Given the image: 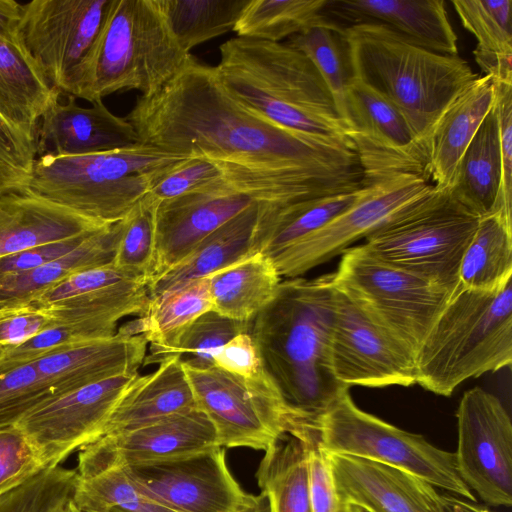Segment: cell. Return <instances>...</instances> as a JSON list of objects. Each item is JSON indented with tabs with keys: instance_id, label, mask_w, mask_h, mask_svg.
Returning a JSON list of instances; mask_svg holds the SVG:
<instances>
[{
	"instance_id": "1",
	"label": "cell",
	"mask_w": 512,
	"mask_h": 512,
	"mask_svg": "<svg viewBox=\"0 0 512 512\" xmlns=\"http://www.w3.org/2000/svg\"><path fill=\"white\" fill-rule=\"evenodd\" d=\"M140 141L214 164L226 183L258 203L283 207L362 186L354 152L305 139L255 114L193 56L125 116Z\"/></svg>"
},
{
	"instance_id": "2",
	"label": "cell",
	"mask_w": 512,
	"mask_h": 512,
	"mask_svg": "<svg viewBox=\"0 0 512 512\" xmlns=\"http://www.w3.org/2000/svg\"><path fill=\"white\" fill-rule=\"evenodd\" d=\"M333 274L281 281L249 334L286 405L305 425L322 416L348 386L331 368Z\"/></svg>"
},
{
	"instance_id": "3",
	"label": "cell",
	"mask_w": 512,
	"mask_h": 512,
	"mask_svg": "<svg viewBox=\"0 0 512 512\" xmlns=\"http://www.w3.org/2000/svg\"><path fill=\"white\" fill-rule=\"evenodd\" d=\"M214 67L225 90L255 114L305 139L355 153L328 87L303 52L283 42L235 37L220 46Z\"/></svg>"
},
{
	"instance_id": "4",
	"label": "cell",
	"mask_w": 512,
	"mask_h": 512,
	"mask_svg": "<svg viewBox=\"0 0 512 512\" xmlns=\"http://www.w3.org/2000/svg\"><path fill=\"white\" fill-rule=\"evenodd\" d=\"M342 32L353 78L394 106L429 151L438 119L479 75L459 55L424 49L383 25L356 24Z\"/></svg>"
},
{
	"instance_id": "5",
	"label": "cell",
	"mask_w": 512,
	"mask_h": 512,
	"mask_svg": "<svg viewBox=\"0 0 512 512\" xmlns=\"http://www.w3.org/2000/svg\"><path fill=\"white\" fill-rule=\"evenodd\" d=\"M176 41L159 0H109L73 97L90 103L135 90H160L191 57Z\"/></svg>"
},
{
	"instance_id": "6",
	"label": "cell",
	"mask_w": 512,
	"mask_h": 512,
	"mask_svg": "<svg viewBox=\"0 0 512 512\" xmlns=\"http://www.w3.org/2000/svg\"><path fill=\"white\" fill-rule=\"evenodd\" d=\"M512 362V282L493 291L460 283L415 354L420 386L442 396Z\"/></svg>"
},
{
	"instance_id": "7",
	"label": "cell",
	"mask_w": 512,
	"mask_h": 512,
	"mask_svg": "<svg viewBox=\"0 0 512 512\" xmlns=\"http://www.w3.org/2000/svg\"><path fill=\"white\" fill-rule=\"evenodd\" d=\"M187 157L142 142L88 155L38 156L26 191L112 225L146 196L155 178Z\"/></svg>"
},
{
	"instance_id": "8",
	"label": "cell",
	"mask_w": 512,
	"mask_h": 512,
	"mask_svg": "<svg viewBox=\"0 0 512 512\" xmlns=\"http://www.w3.org/2000/svg\"><path fill=\"white\" fill-rule=\"evenodd\" d=\"M479 221L448 188L435 186L426 198L368 235L362 246L390 265L454 291Z\"/></svg>"
},
{
	"instance_id": "9",
	"label": "cell",
	"mask_w": 512,
	"mask_h": 512,
	"mask_svg": "<svg viewBox=\"0 0 512 512\" xmlns=\"http://www.w3.org/2000/svg\"><path fill=\"white\" fill-rule=\"evenodd\" d=\"M309 427L316 431L319 444L328 454L352 455L387 464L412 473L435 488L476 502L458 473L455 453L361 410L349 390Z\"/></svg>"
},
{
	"instance_id": "10",
	"label": "cell",
	"mask_w": 512,
	"mask_h": 512,
	"mask_svg": "<svg viewBox=\"0 0 512 512\" xmlns=\"http://www.w3.org/2000/svg\"><path fill=\"white\" fill-rule=\"evenodd\" d=\"M335 288L415 354L454 291L390 265L362 245L347 248Z\"/></svg>"
},
{
	"instance_id": "11",
	"label": "cell",
	"mask_w": 512,
	"mask_h": 512,
	"mask_svg": "<svg viewBox=\"0 0 512 512\" xmlns=\"http://www.w3.org/2000/svg\"><path fill=\"white\" fill-rule=\"evenodd\" d=\"M183 367L197 408L214 425L223 448L264 452L282 435L295 433L304 425L286 405L265 368L252 378H243L216 366Z\"/></svg>"
},
{
	"instance_id": "12",
	"label": "cell",
	"mask_w": 512,
	"mask_h": 512,
	"mask_svg": "<svg viewBox=\"0 0 512 512\" xmlns=\"http://www.w3.org/2000/svg\"><path fill=\"white\" fill-rule=\"evenodd\" d=\"M109 0H32L22 4L17 43L49 86L73 96Z\"/></svg>"
},
{
	"instance_id": "13",
	"label": "cell",
	"mask_w": 512,
	"mask_h": 512,
	"mask_svg": "<svg viewBox=\"0 0 512 512\" xmlns=\"http://www.w3.org/2000/svg\"><path fill=\"white\" fill-rule=\"evenodd\" d=\"M435 189L424 176L396 174L362 181L358 200L328 224L270 258L280 275L296 278L366 238Z\"/></svg>"
},
{
	"instance_id": "14",
	"label": "cell",
	"mask_w": 512,
	"mask_h": 512,
	"mask_svg": "<svg viewBox=\"0 0 512 512\" xmlns=\"http://www.w3.org/2000/svg\"><path fill=\"white\" fill-rule=\"evenodd\" d=\"M458 473L483 502L512 505V423L501 401L475 387L464 393L458 409Z\"/></svg>"
},
{
	"instance_id": "15",
	"label": "cell",
	"mask_w": 512,
	"mask_h": 512,
	"mask_svg": "<svg viewBox=\"0 0 512 512\" xmlns=\"http://www.w3.org/2000/svg\"><path fill=\"white\" fill-rule=\"evenodd\" d=\"M342 121L356 153L362 181L396 174L427 178L428 149L394 106L356 79L347 87Z\"/></svg>"
},
{
	"instance_id": "16",
	"label": "cell",
	"mask_w": 512,
	"mask_h": 512,
	"mask_svg": "<svg viewBox=\"0 0 512 512\" xmlns=\"http://www.w3.org/2000/svg\"><path fill=\"white\" fill-rule=\"evenodd\" d=\"M330 355L335 378L348 387L410 386L417 380L415 353L337 288Z\"/></svg>"
},
{
	"instance_id": "17",
	"label": "cell",
	"mask_w": 512,
	"mask_h": 512,
	"mask_svg": "<svg viewBox=\"0 0 512 512\" xmlns=\"http://www.w3.org/2000/svg\"><path fill=\"white\" fill-rule=\"evenodd\" d=\"M139 373L119 375L51 399L16 425L37 449L45 467L60 465L94 442Z\"/></svg>"
},
{
	"instance_id": "18",
	"label": "cell",
	"mask_w": 512,
	"mask_h": 512,
	"mask_svg": "<svg viewBox=\"0 0 512 512\" xmlns=\"http://www.w3.org/2000/svg\"><path fill=\"white\" fill-rule=\"evenodd\" d=\"M217 447L214 425L198 408L174 414L135 430L104 435L82 447L78 477L119 464L126 467L187 458Z\"/></svg>"
},
{
	"instance_id": "19",
	"label": "cell",
	"mask_w": 512,
	"mask_h": 512,
	"mask_svg": "<svg viewBox=\"0 0 512 512\" xmlns=\"http://www.w3.org/2000/svg\"><path fill=\"white\" fill-rule=\"evenodd\" d=\"M54 323H81L114 336L118 322L145 315L148 283L111 265L73 274L31 298Z\"/></svg>"
},
{
	"instance_id": "20",
	"label": "cell",
	"mask_w": 512,
	"mask_h": 512,
	"mask_svg": "<svg viewBox=\"0 0 512 512\" xmlns=\"http://www.w3.org/2000/svg\"><path fill=\"white\" fill-rule=\"evenodd\" d=\"M127 468L139 485L179 512H239L255 497L232 475L223 447Z\"/></svg>"
},
{
	"instance_id": "21",
	"label": "cell",
	"mask_w": 512,
	"mask_h": 512,
	"mask_svg": "<svg viewBox=\"0 0 512 512\" xmlns=\"http://www.w3.org/2000/svg\"><path fill=\"white\" fill-rule=\"evenodd\" d=\"M155 203L156 263L150 283L209 234L258 202L224 181L199 192Z\"/></svg>"
},
{
	"instance_id": "22",
	"label": "cell",
	"mask_w": 512,
	"mask_h": 512,
	"mask_svg": "<svg viewBox=\"0 0 512 512\" xmlns=\"http://www.w3.org/2000/svg\"><path fill=\"white\" fill-rule=\"evenodd\" d=\"M328 455L336 490L346 505L369 512H441L440 494L416 475L357 456Z\"/></svg>"
},
{
	"instance_id": "23",
	"label": "cell",
	"mask_w": 512,
	"mask_h": 512,
	"mask_svg": "<svg viewBox=\"0 0 512 512\" xmlns=\"http://www.w3.org/2000/svg\"><path fill=\"white\" fill-rule=\"evenodd\" d=\"M53 100L41 117L36 133L38 156H77L106 152L141 143L125 117L113 114L102 100L79 106L66 95Z\"/></svg>"
},
{
	"instance_id": "24",
	"label": "cell",
	"mask_w": 512,
	"mask_h": 512,
	"mask_svg": "<svg viewBox=\"0 0 512 512\" xmlns=\"http://www.w3.org/2000/svg\"><path fill=\"white\" fill-rule=\"evenodd\" d=\"M323 14L342 27L379 24L424 49L458 55L443 0H327Z\"/></svg>"
},
{
	"instance_id": "25",
	"label": "cell",
	"mask_w": 512,
	"mask_h": 512,
	"mask_svg": "<svg viewBox=\"0 0 512 512\" xmlns=\"http://www.w3.org/2000/svg\"><path fill=\"white\" fill-rule=\"evenodd\" d=\"M147 351L144 334L118 330L112 337L83 342L32 363L57 398L119 375L139 373Z\"/></svg>"
},
{
	"instance_id": "26",
	"label": "cell",
	"mask_w": 512,
	"mask_h": 512,
	"mask_svg": "<svg viewBox=\"0 0 512 512\" xmlns=\"http://www.w3.org/2000/svg\"><path fill=\"white\" fill-rule=\"evenodd\" d=\"M102 225L27 191L0 195V260L47 242L98 231Z\"/></svg>"
},
{
	"instance_id": "27",
	"label": "cell",
	"mask_w": 512,
	"mask_h": 512,
	"mask_svg": "<svg viewBox=\"0 0 512 512\" xmlns=\"http://www.w3.org/2000/svg\"><path fill=\"white\" fill-rule=\"evenodd\" d=\"M261 203H254L200 241L149 285L150 300L204 278L258 251Z\"/></svg>"
},
{
	"instance_id": "28",
	"label": "cell",
	"mask_w": 512,
	"mask_h": 512,
	"mask_svg": "<svg viewBox=\"0 0 512 512\" xmlns=\"http://www.w3.org/2000/svg\"><path fill=\"white\" fill-rule=\"evenodd\" d=\"M490 76H479L444 110L429 141L426 175L436 187L450 188L465 149L493 106Z\"/></svg>"
},
{
	"instance_id": "29",
	"label": "cell",
	"mask_w": 512,
	"mask_h": 512,
	"mask_svg": "<svg viewBox=\"0 0 512 512\" xmlns=\"http://www.w3.org/2000/svg\"><path fill=\"white\" fill-rule=\"evenodd\" d=\"M195 408L196 401L184 367L177 357H170L160 362L152 373L137 375L108 420L102 436L135 430Z\"/></svg>"
},
{
	"instance_id": "30",
	"label": "cell",
	"mask_w": 512,
	"mask_h": 512,
	"mask_svg": "<svg viewBox=\"0 0 512 512\" xmlns=\"http://www.w3.org/2000/svg\"><path fill=\"white\" fill-rule=\"evenodd\" d=\"M449 190L479 218L502 214L512 220L502 194L500 141L493 106L462 154Z\"/></svg>"
},
{
	"instance_id": "31",
	"label": "cell",
	"mask_w": 512,
	"mask_h": 512,
	"mask_svg": "<svg viewBox=\"0 0 512 512\" xmlns=\"http://www.w3.org/2000/svg\"><path fill=\"white\" fill-rule=\"evenodd\" d=\"M60 95L18 44L0 37V117L11 128L36 143L39 121Z\"/></svg>"
},
{
	"instance_id": "32",
	"label": "cell",
	"mask_w": 512,
	"mask_h": 512,
	"mask_svg": "<svg viewBox=\"0 0 512 512\" xmlns=\"http://www.w3.org/2000/svg\"><path fill=\"white\" fill-rule=\"evenodd\" d=\"M306 429L282 435L264 451L256 479L269 512H312Z\"/></svg>"
},
{
	"instance_id": "33",
	"label": "cell",
	"mask_w": 512,
	"mask_h": 512,
	"mask_svg": "<svg viewBox=\"0 0 512 512\" xmlns=\"http://www.w3.org/2000/svg\"><path fill=\"white\" fill-rule=\"evenodd\" d=\"M208 277L212 310L242 322H251L271 302L281 282L271 259L259 251Z\"/></svg>"
},
{
	"instance_id": "34",
	"label": "cell",
	"mask_w": 512,
	"mask_h": 512,
	"mask_svg": "<svg viewBox=\"0 0 512 512\" xmlns=\"http://www.w3.org/2000/svg\"><path fill=\"white\" fill-rule=\"evenodd\" d=\"M120 221L91 234L69 253L32 270L0 274V302L31 299L83 270L113 264Z\"/></svg>"
},
{
	"instance_id": "35",
	"label": "cell",
	"mask_w": 512,
	"mask_h": 512,
	"mask_svg": "<svg viewBox=\"0 0 512 512\" xmlns=\"http://www.w3.org/2000/svg\"><path fill=\"white\" fill-rule=\"evenodd\" d=\"M354 191L327 195L283 207L261 204L258 251L269 258L319 230L351 207L360 197Z\"/></svg>"
},
{
	"instance_id": "36",
	"label": "cell",
	"mask_w": 512,
	"mask_h": 512,
	"mask_svg": "<svg viewBox=\"0 0 512 512\" xmlns=\"http://www.w3.org/2000/svg\"><path fill=\"white\" fill-rule=\"evenodd\" d=\"M451 4L477 40L473 55L484 75L512 83V1L453 0Z\"/></svg>"
},
{
	"instance_id": "37",
	"label": "cell",
	"mask_w": 512,
	"mask_h": 512,
	"mask_svg": "<svg viewBox=\"0 0 512 512\" xmlns=\"http://www.w3.org/2000/svg\"><path fill=\"white\" fill-rule=\"evenodd\" d=\"M212 310L209 277L192 280L150 300L144 316L123 326L124 333L144 334L148 349L171 342L199 316Z\"/></svg>"
},
{
	"instance_id": "38",
	"label": "cell",
	"mask_w": 512,
	"mask_h": 512,
	"mask_svg": "<svg viewBox=\"0 0 512 512\" xmlns=\"http://www.w3.org/2000/svg\"><path fill=\"white\" fill-rule=\"evenodd\" d=\"M512 278V220L502 214L480 218L462 257L459 283L493 291Z\"/></svg>"
},
{
	"instance_id": "39",
	"label": "cell",
	"mask_w": 512,
	"mask_h": 512,
	"mask_svg": "<svg viewBox=\"0 0 512 512\" xmlns=\"http://www.w3.org/2000/svg\"><path fill=\"white\" fill-rule=\"evenodd\" d=\"M71 502L80 512H179L155 498L119 464L77 476Z\"/></svg>"
},
{
	"instance_id": "40",
	"label": "cell",
	"mask_w": 512,
	"mask_h": 512,
	"mask_svg": "<svg viewBox=\"0 0 512 512\" xmlns=\"http://www.w3.org/2000/svg\"><path fill=\"white\" fill-rule=\"evenodd\" d=\"M327 0H248L233 28L237 37L281 42L329 19Z\"/></svg>"
},
{
	"instance_id": "41",
	"label": "cell",
	"mask_w": 512,
	"mask_h": 512,
	"mask_svg": "<svg viewBox=\"0 0 512 512\" xmlns=\"http://www.w3.org/2000/svg\"><path fill=\"white\" fill-rule=\"evenodd\" d=\"M251 322L234 320L214 310L205 312L168 344L148 349L144 364L177 357L183 366L206 369L221 347L236 335L249 332Z\"/></svg>"
},
{
	"instance_id": "42",
	"label": "cell",
	"mask_w": 512,
	"mask_h": 512,
	"mask_svg": "<svg viewBox=\"0 0 512 512\" xmlns=\"http://www.w3.org/2000/svg\"><path fill=\"white\" fill-rule=\"evenodd\" d=\"M248 0H159L168 25L182 50L232 30Z\"/></svg>"
},
{
	"instance_id": "43",
	"label": "cell",
	"mask_w": 512,
	"mask_h": 512,
	"mask_svg": "<svg viewBox=\"0 0 512 512\" xmlns=\"http://www.w3.org/2000/svg\"><path fill=\"white\" fill-rule=\"evenodd\" d=\"M342 29L329 19L285 42L303 52L314 64L334 99L341 120L345 93L354 79Z\"/></svg>"
},
{
	"instance_id": "44",
	"label": "cell",
	"mask_w": 512,
	"mask_h": 512,
	"mask_svg": "<svg viewBox=\"0 0 512 512\" xmlns=\"http://www.w3.org/2000/svg\"><path fill=\"white\" fill-rule=\"evenodd\" d=\"M156 203L146 196L120 221V234L113 266L147 281L156 263Z\"/></svg>"
},
{
	"instance_id": "45",
	"label": "cell",
	"mask_w": 512,
	"mask_h": 512,
	"mask_svg": "<svg viewBox=\"0 0 512 512\" xmlns=\"http://www.w3.org/2000/svg\"><path fill=\"white\" fill-rule=\"evenodd\" d=\"M76 470L46 467L0 495V512H63L72 499Z\"/></svg>"
},
{
	"instance_id": "46",
	"label": "cell",
	"mask_w": 512,
	"mask_h": 512,
	"mask_svg": "<svg viewBox=\"0 0 512 512\" xmlns=\"http://www.w3.org/2000/svg\"><path fill=\"white\" fill-rule=\"evenodd\" d=\"M53 398L32 362H17L0 353V431L15 427L30 411Z\"/></svg>"
},
{
	"instance_id": "47",
	"label": "cell",
	"mask_w": 512,
	"mask_h": 512,
	"mask_svg": "<svg viewBox=\"0 0 512 512\" xmlns=\"http://www.w3.org/2000/svg\"><path fill=\"white\" fill-rule=\"evenodd\" d=\"M224 181L214 164L202 158L188 157L163 173L151 185L147 195L158 203L199 192Z\"/></svg>"
},
{
	"instance_id": "48",
	"label": "cell",
	"mask_w": 512,
	"mask_h": 512,
	"mask_svg": "<svg viewBox=\"0 0 512 512\" xmlns=\"http://www.w3.org/2000/svg\"><path fill=\"white\" fill-rule=\"evenodd\" d=\"M99 329L81 323H54L26 342L0 350L5 357L24 363H31L42 357L65 350L74 345L105 339Z\"/></svg>"
},
{
	"instance_id": "49",
	"label": "cell",
	"mask_w": 512,
	"mask_h": 512,
	"mask_svg": "<svg viewBox=\"0 0 512 512\" xmlns=\"http://www.w3.org/2000/svg\"><path fill=\"white\" fill-rule=\"evenodd\" d=\"M36 157V143L0 117V195L27 190Z\"/></svg>"
},
{
	"instance_id": "50",
	"label": "cell",
	"mask_w": 512,
	"mask_h": 512,
	"mask_svg": "<svg viewBox=\"0 0 512 512\" xmlns=\"http://www.w3.org/2000/svg\"><path fill=\"white\" fill-rule=\"evenodd\" d=\"M44 468L37 449L18 427L0 431V495Z\"/></svg>"
},
{
	"instance_id": "51",
	"label": "cell",
	"mask_w": 512,
	"mask_h": 512,
	"mask_svg": "<svg viewBox=\"0 0 512 512\" xmlns=\"http://www.w3.org/2000/svg\"><path fill=\"white\" fill-rule=\"evenodd\" d=\"M306 439L312 512H350L336 490L329 455L319 444L316 431L309 426Z\"/></svg>"
},
{
	"instance_id": "52",
	"label": "cell",
	"mask_w": 512,
	"mask_h": 512,
	"mask_svg": "<svg viewBox=\"0 0 512 512\" xmlns=\"http://www.w3.org/2000/svg\"><path fill=\"white\" fill-rule=\"evenodd\" d=\"M53 319L32 300L0 303V350L20 345L52 326Z\"/></svg>"
},
{
	"instance_id": "53",
	"label": "cell",
	"mask_w": 512,
	"mask_h": 512,
	"mask_svg": "<svg viewBox=\"0 0 512 512\" xmlns=\"http://www.w3.org/2000/svg\"><path fill=\"white\" fill-rule=\"evenodd\" d=\"M493 110L496 116L501 162L502 194L505 208L512 211V83L493 81Z\"/></svg>"
},
{
	"instance_id": "54",
	"label": "cell",
	"mask_w": 512,
	"mask_h": 512,
	"mask_svg": "<svg viewBox=\"0 0 512 512\" xmlns=\"http://www.w3.org/2000/svg\"><path fill=\"white\" fill-rule=\"evenodd\" d=\"M214 366L230 374L252 378L264 365L249 332H243L224 344L213 358Z\"/></svg>"
},
{
	"instance_id": "55",
	"label": "cell",
	"mask_w": 512,
	"mask_h": 512,
	"mask_svg": "<svg viewBox=\"0 0 512 512\" xmlns=\"http://www.w3.org/2000/svg\"><path fill=\"white\" fill-rule=\"evenodd\" d=\"M95 232L43 243L7 256L0 260V274L23 272L40 267L74 250Z\"/></svg>"
},
{
	"instance_id": "56",
	"label": "cell",
	"mask_w": 512,
	"mask_h": 512,
	"mask_svg": "<svg viewBox=\"0 0 512 512\" xmlns=\"http://www.w3.org/2000/svg\"><path fill=\"white\" fill-rule=\"evenodd\" d=\"M22 4L15 0H0V37L17 43Z\"/></svg>"
},
{
	"instance_id": "57",
	"label": "cell",
	"mask_w": 512,
	"mask_h": 512,
	"mask_svg": "<svg viewBox=\"0 0 512 512\" xmlns=\"http://www.w3.org/2000/svg\"><path fill=\"white\" fill-rule=\"evenodd\" d=\"M440 502L441 512H493L474 501L450 493L440 494Z\"/></svg>"
},
{
	"instance_id": "58",
	"label": "cell",
	"mask_w": 512,
	"mask_h": 512,
	"mask_svg": "<svg viewBox=\"0 0 512 512\" xmlns=\"http://www.w3.org/2000/svg\"><path fill=\"white\" fill-rule=\"evenodd\" d=\"M239 512H269L266 497L262 493L255 495L254 499Z\"/></svg>"
},
{
	"instance_id": "59",
	"label": "cell",
	"mask_w": 512,
	"mask_h": 512,
	"mask_svg": "<svg viewBox=\"0 0 512 512\" xmlns=\"http://www.w3.org/2000/svg\"><path fill=\"white\" fill-rule=\"evenodd\" d=\"M350 512H369L367 509L358 505H349Z\"/></svg>"
},
{
	"instance_id": "60",
	"label": "cell",
	"mask_w": 512,
	"mask_h": 512,
	"mask_svg": "<svg viewBox=\"0 0 512 512\" xmlns=\"http://www.w3.org/2000/svg\"><path fill=\"white\" fill-rule=\"evenodd\" d=\"M63 512H79V511L75 508V506L70 501Z\"/></svg>"
},
{
	"instance_id": "61",
	"label": "cell",
	"mask_w": 512,
	"mask_h": 512,
	"mask_svg": "<svg viewBox=\"0 0 512 512\" xmlns=\"http://www.w3.org/2000/svg\"><path fill=\"white\" fill-rule=\"evenodd\" d=\"M80 512V511H79Z\"/></svg>"
},
{
	"instance_id": "62",
	"label": "cell",
	"mask_w": 512,
	"mask_h": 512,
	"mask_svg": "<svg viewBox=\"0 0 512 512\" xmlns=\"http://www.w3.org/2000/svg\"><path fill=\"white\" fill-rule=\"evenodd\" d=\"M1 303V302H0Z\"/></svg>"
}]
</instances>
